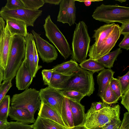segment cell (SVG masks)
I'll use <instances>...</instances> for the list:
<instances>
[{
  "instance_id": "obj_6",
  "label": "cell",
  "mask_w": 129,
  "mask_h": 129,
  "mask_svg": "<svg viewBox=\"0 0 129 129\" xmlns=\"http://www.w3.org/2000/svg\"><path fill=\"white\" fill-rule=\"evenodd\" d=\"M93 74L80 67L72 75L64 90H74L90 96L95 89Z\"/></svg>"
},
{
  "instance_id": "obj_5",
  "label": "cell",
  "mask_w": 129,
  "mask_h": 129,
  "mask_svg": "<svg viewBox=\"0 0 129 129\" xmlns=\"http://www.w3.org/2000/svg\"><path fill=\"white\" fill-rule=\"evenodd\" d=\"M108 106L98 111L85 113L83 125L87 129H99L112 120L120 118V107Z\"/></svg>"
},
{
  "instance_id": "obj_7",
  "label": "cell",
  "mask_w": 129,
  "mask_h": 129,
  "mask_svg": "<svg viewBox=\"0 0 129 129\" xmlns=\"http://www.w3.org/2000/svg\"><path fill=\"white\" fill-rule=\"evenodd\" d=\"M46 37L66 59L72 54L69 44L64 36L51 20L50 15L45 19L43 25Z\"/></svg>"
},
{
  "instance_id": "obj_25",
  "label": "cell",
  "mask_w": 129,
  "mask_h": 129,
  "mask_svg": "<svg viewBox=\"0 0 129 129\" xmlns=\"http://www.w3.org/2000/svg\"><path fill=\"white\" fill-rule=\"evenodd\" d=\"M122 52V50L119 47L96 60L104 67L111 69L113 67L114 62L118 56Z\"/></svg>"
},
{
  "instance_id": "obj_16",
  "label": "cell",
  "mask_w": 129,
  "mask_h": 129,
  "mask_svg": "<svg viewBox=\"0 0 129 129\" xmlns=\"http://www.w3.org/2000/svg\"><path fill=\"white\" fill-rule=\"evenodd\" d=\"M8 116L11 119L29 124L34 123L36 120L27 109L10 106Z\"/></svg>"
},
{
  "instance_id": "obj_2",
  "label": "cell",
  "mask_w": 129,
  "mask_h": 129,
  "mask_svg": "<svg viewBox=\"0 0 129 129\" xmlns=\"http://www.w3.org/2000/svg\"><path fill=\"white\" fill-rule=\"evenodd\" d=\"M26 41L24 37L15 35L12 37L7 65L4 71L3 81L12 80L25 57Z\"/></svg>"
},
{
  "instance_id": "obj_23",
  "label": "cell",
  "mask_w": 129,
  "mask_h": 129,
  "mask_svg": "<svg viewBox=\"0 0 129 129\" xmlns=\"http://www.w3.org/2000/svg\"><path fill=\"white\" fill-rule=\"evenodd\" d=\"M72 75H65L53 72L48 86L60 90H64Z\"/></svg>"
},
{
  "instance_id": "obj_31",
  "label": "cell",
  "mask_w": 129,
  "mask_h": 129,
  "mask_svg": "<svg viewBox=\"0 0 129 129\" xmlns=\"http://www.w3.org/2000/svg\"><path fill=\"white\" fill-rule=\"evenodd\" d=\"M117 78L121 87V95H123L129 89V71L123 76Z\"/></svg>"
},
{
  "instance_id": "obj_37",
  "label": "cell",
  "mask_w": 129,
  "mask_h": 129,
  "mask_svg": "<svg viewBox=\"0 0 129 129\" xmlns=\"http://www.w3.org/2000/svg\"><path fill=\"white\" fill-rule=\"evenodd\" d=\"M53 72L52 69H44L42 71V74L44 85H49Z\"/></svg>"
},
{
  "instance_id": "obj_45",
  "label": "cell",
  "mask_w": 129,
  "mask_h": 129,
  "mask_svg": "<svg viewBox=\"0 0 129 129\" xmlns=\"http://www.w3.org/2000/svg\"><path fill=\"white\" fill-rule=\"evenodd\" d=\"M8 122L0 120V129H6L8 126Z\"/></svg>"
},
{
  "instance_id": "obj_15",
  "label": "cell",
  "mask_w": 129,
  "mask_h": 129,
  "mask_svg": "<svg viewBox=\"0 0 129 129\" xmlns=\"http://www.w3.org/2000/svg\"><path fill=\"white\" fill-rule=\"evenodd\" d=\"M26 41V49L24 60L33 78L35 77L37 72L34 63V43L35 40L32 34L27 33L25 37Z\"/></svg>"
},
{
  "instance_id": "obj_27",
  "label": "cell",
  "mask_w": 129,
  "mask_h": 129,
  "mask_svg": "<svg viewBox=\"0 0 129 129\" xmlns=\"http://www.w3.org/2000/svg\"><path fill=\"white\" fill-rule=\"evenodd\" d=\"M10 98L6 95L0 103V120L7 121L10 107Z\"/></svg>"
},
{
  "instance_id": "obj_1",
  "label": "cell",
  "mask_w": 129,
  "mask_h": 129,
  "mask_svg": "<svg viewBox=\"0 0 129 129\" xmlns=\"http://www.w3.org/2000/svg\"><path fill=\"white\" fill-rule=\"evenodd\" d=\"M94 31L95 41L90 46L88 56L96 60L110 52L121 34L120 26L115 23L104 24Z\"/></svg>"
},
{
  "instance_id": "obj_35",
  "label": "cell",
  "mask_w": 129,
  "mask_h": 129,
  "mask_svg": "<svg viewBox=\"0 0 129 129\" xmlns=\"http://www.w3.org/2000/svg\"><path fill=\"white\" fill-rule=\"evenodd\" d=\"M110 86L117 96L119 98L121 95V88L118 79L113 77L110 83Z\"/></svg>"
},
{
  "instance_id": "obj_47",
  "label": "cell",
  "mask_w": 129,
  "mask_h": 129,
  "mask_svg": "<svg viewBox=\"0 0 129 129\" xmlns=\"http://www.w3.org/2000/svg\"><path fill=\"white\" fill-rule=\"evenodd\" d=\"M4 73V70L0 66V85L3 80Z\"/></svg>"
},
{
  "instance_id": "obj_34",
  "label": "cell",
  "mask_w": 129,
  "mask_h": 129,
  "mask_svg": "<svg viewBox=\"0 0 129 129\" xmlns=\"http://www.w3.org/2000/svg\"><path fill=\"white\" fill-rule=\"evenodd\" d=\"M6 129H34L32 125L21 123L17 121L8 122V126Z\"/></svg>"
},
{
  "instance_id": "obj_3",
  "label": "cell",
  "mask_w": 129,
  "mask_h": 129,
  "mask_svg": "<svg viewBox=\"0 0 129 129\" xmlns=\"http://www.w3.org/2000/svg\"><path fill=\"white\" fill-rule=\"evenodd\" d=\"M90 38L87 27L83 21L76 24L72 42V59L80 63L86 59L89 50Z\"/></svg>"
},
{
  "instance_id": "obj_12",
  "label": "cell",
  "mask_w": 129,
  "mask_h": 129,
  "mask_svg": "<svg viewBox=\"0 0 129 129\" xmlns=\"http://www.w3.org/2000/svg\"><path fill=\"white\" fill-rule=\"evenodd\" d=\"M75 0H61L57 21L67 23L70 26L75 23L76 7Z\"/></svg>"
},
{
  "instance_id": "obj_17",
  "label": "cell",
  "mask_w": 129,
  "mask_h": 129,
  "mask_svg": "<svg viewBox=\"0 0 129 129\" xmlns=\"http://www.w3.org/2000/svg\"><path fill=\"white\" fill-rule=\"evenodd\" d=\"M68 99L74 127L83 125L85 115V106L80 103Z\"/></svg>"
},
{
  "instance_id": "obj_39",
  "label": "cell",
  "mask_w": 129,
  "mask_h": 129,
  "mask_svg": "<svg viewBox=\"0 0 129 129\" xmlns=\"http://www.w3.org/2000/svg\"><path fill=\"white\" fill-rule=\"evenodd\" d=\"M121 104L129 112V89H128L123 95L121 96Z\"/></svg>"
},
{
  "instance_id": "obj_44",
  "label": "cell",
  "mask_w": 129,
  "mask_h": 129,
  "mask_svg": "<svg viewBox=\"0 0 129 129\" xmlns=\"http://www.w3.org/2000/svg\"><path fill=\"white\" fill-rule=\"evenodd\" d=\"M61 0H44L45 3H48L55 5H58Z\"/></svg>"
},
{
  "instance_id": "obj_38",
  "label": "cell",
  "mask_w": 129,
  "mask_h": 129,
  "mask_svg": "<svg viewBox=\"0 0 129 129\" xmlns=\"http://www.w3.org/2000/svg\"><path fill=\"white\" fill-rule=\"evenodd\" d=\"M121 122L120 118L115 119L102 128L104 129H119Z\"/></svg>"
},
{
  "instance_id": "obj_13",
  "label": "cell",
  "mask_w": 129,
  "mask_h": 129,
  "mask_svg": "<svg viewBox=\"0 0 129 129\" xmlns=\"http://www.w3.org/2000/svg\"><path fill=\"white\" fill-rule=\"evenodd\" d=\"M13 37L6 24L0 35V66L4 71L7 65Z\"/></svg>"
},
{
  "instance_id": "obj_49",
  "label": "cell",
  "mask_w": 129,
  "mask_h": 129,
  "mask_svg": "<svg viewBox=\"0 0 129 129\" xmlns=\"http://www.w3.org/2000/svg\"><path fill=\"white\" fill-rule=\"evenodd\" d=\"M85 5L86 6H89L91 4L92 1H83Z\"/></svg>"
},
{
  "instance_id": "obj_33",
  "label": "cell",
  "mask_w": 129,
  "mask_h": 129,
  "mask_svg": "<svg viewBox=\"0 0 129 129\" xmlns=\"http://www.w3.org/2000/svg\"><path fill=\"white\" fill-rule=\"evenodd\" d=\"M12 80L3 82L0 85V103L12 86Z\"/></svg>"
},
{
  "instance_id": "obj_28",
  "label": "cell",
  "mask_w": 129,
  "mask_h": 129,
  "mask_svg": "<svg viewBox=\"0 0 129 129\" xmlns=\"http://www.w3.org/2000/svg\"><path fill=\"white\" fill-rule=\"evenodd\" d=\"M101 98L103 102L109 105L117 103L119 99L111 89L110 83L104 91Z\"/></svg>"
},
{
  "instance_id": "obj_46",
  "label": "cell",
  "mask_w": 129,
  "mask_h": 129,
  "mask_svg": "<svg viewBox=\"0 0 129 129\" xmlns=\"http://www.w3.org/2000/svg\"><path fill=\"white\" fill-rule=\"evenodd\" d=\"M5 22L3 19L0 17V35L5 27Z\"/></svg>"
},
{
  "instance_id": "obj_4",
  "label": "cell",
  "mask_w": 129,
  "mask_h": 129,
  "mask_svg": "<svg viewBox=\"0 0 129 129\" xmlns=\"http://www.w3.org/2000/svg\"><path fill=\"white\" fill-rule=\"evenodd\" d=\"M95 20L107 24L117 22L121 24L129 20V8L103 4L97 7L92 16Z\"/></svg>"
},
{
  "instance_id": "obj_18",
  "label": "cell",
  "mask_w": 129,
  "mask_h": 129,
  "mask_svg": "<svg viewBox=\"0 0 129 129\" xmlns=\"http://www.w3.org/2000/svg\"><path fill=\"white\" fill-rule=\"evenodd\" d=\"M6 25L12 35H18L25 37L28 32L25 22L18 19L9 18L5 20Z\"/></svg>"
},
{
  "instance_id": "obj_20",
  "label": "cell",
  "mask_w": 129,
  "mask_h": 129,
  "mask_svg": "<svg viewBox=\"0 0 129 129\" xmlns=\"http://www.w3.org/2000/svg\"><path fill=\"white\" fill-rule=\"evenodd\" d=\"M39 111V116L52 120L66 127L60 116L49 106L41 102Z\"/></svg>"
},
{
  "instance_id": "obj_41",
  "label": "cell",
  "mask_w": 129,
  "mask_h": 129,
  "mask_svg": "<svg viewBox=\"0 0 129 129\" xmlns=\"http://www.w3.org/2000/svg\"><path fill=\"white\" fill-rule=\"evenodd\" d=\"M119 129H129V112L125 113Z\"/></svg>"
},
{
  "instance_id": "obj_48",
  "label": "cell",
  "mask_w": 129,
  "mask_h": 129,
  "mask_svg": "<svg viewBox=\"0 0 129 129\" xmlns=\"http://www.w3.org/2000/svg\"><path fill=\"white\" fill-rule=\"evenodd\" d=\"M70 129H87L83 125L74 127Z\"/></svg>"
},
{
  "instance_id": "obj_43",
  "label": "cell",
  "mask_w": 129,
  "mask_h": 129,
  "mask_svg": "<svg viewBox=\"0 0 129 129\" xmlns=\"http://www.w3.org/2000/svg\"><path fill=\"white\" fill-rule=\"evenodd\" d=\"M120 27L121 34L129 33V20L122 23Z\"/></svg>"
},
{
  "instance_id": "obj_19",
  "label": "cell",
  "mask_w": 129,
  "mask_h": 129,
  "mask_svg": "<svg viewBox=\"0 0 129 129\" xmlns=\"http://www.w3.org/2000/svg\"><path fill=\"white\" fill-rule=\"evenodd\" d=\"M115 72L111 69H105L99 73L96 76L99 86L98 95L101 98L113 77Z\"/></svg>"
},
{
  "instance_id": "obj_42",
  "label": "cell",
  "mask_w": 129,
  "mask_h": 129,
  "mask_svg": "<svg viewBox=\"0 0 129 129\" xmlns=\"http://www.w3.org/2000/svg\"><path fill=\"white\" fill-rule=\"evenodd\" d=\"M34 63L37 72L42 67L41 66L38 65L39 58L38 52L36 48L35 41L34 43Z\"/></svg>"
},
{
  "instance_id": "obj_40",
  "label": "cell",
  "mask_w": 129,
  "mask_h": 129,
  "mask_svg": "<svg viewBox=\"0 0 129 129\" xmlns=\"http://www.w3.org/2000/svg\"><path fill=\"white\" fill-rule=\"evenodd\" d=\"M124 37L118 45L121 48L125 49L128 50L129 49V33L122 35Z\"/></svg>"
},
{
  "instance_id": "obj_36",
  "label": "cell",
  "mask_w": 129,
  "mask_h": 129,
  "mask_svg": "<svg viewBox=\"0 0 129 129\" xmlns=\"http://www.w3.org/2000/svg\"><path fill=\"white\" fill-rule=\"evenodd\" d=\"M108 105L103 102H93L91 104L90 108L88 110L87 113H91L98 111Z\"/></svg>"
},
{
  "instance_id": "obj_21",
  "label": "cell",
  "mask_w": 129,
  "mask_h": 129,
  "mask_svg": "<svg viewBox=\"0 0 129 129\" xmlns=\"http://www.w3.org/2000/svg\"><path fill=\"white\" fill-rule=\"evenodd\" d=\"M80 67L76 61L71 59L56 65L52 69L53 72L70 76L77 71Z\"/></svg>"
},
{
  "instance_id": "obj_24",
  "label": "cell",
  "mask_w": 129,
  "mask_h": 129,
  "mask_svg": "<svg viewBox=\"0 0 129 129\" xmlns=\"http://www.w3.org/2000/svg\"><path fill=\"white\" fill-rule=\"evenodd\" d=\"M61 117L67 128L70 129L74 127L69 100L65 96L62 104Z\"/></svg>"
},
{
  "instance_id": "obj_8",
  "label": "cell",
  "mask_w": 129,
  "mask_h": 129,
  "mask_svg": "<svg viewBox=\"0 0 129 129\" xmlns=\"http://www.w3.org/2000/svg\"><path fill=\"white\" fill-rule=\"evenodd\" d=\"M41 103L39 91L31 88L13 95L10 100L11 107L26 109L33 116L36 111L39 110Z\"/></svg>"
},
{
  "instance_id": "obj_32",
  "label": "cell",
  "mask_w": 129,
  "mask_h": 129,
  "mask_svg": "<svg viewBox=\"0 0 129 129\" xmlns=\"http://www.w3.org/2000/svg\"><path fill=\"white\" fill-rule=\"evenodd\" d=\"M4 7L9 10H15L25 8L21 0H7Z\"/></svg>"
},
{
  "instance_id": "obj_11",
  "label": "cell",
  "mask_w": 129,
  "mask_h": 129,
  "mask_svg": "<svg viewBox=\"0 0 129 129\" xmlns=\"http://www.w3.org/2000/svg\"><path fill=\"white\" fill-rule=\"evenodd\" d=\"M31 32L35 41L37 52L43 61L49 63L55 60L58 53L55 47L41 38L34 30Z\"/></svg>"
},
{
  "instance_id": "obj_51",
  "label": "cell",
  "mask_w": 129,
  "mask_h": 129,
  "mask_svg": "<svg viewBox=\"0 0 129 129\" xmlns=\"http://www.w3.org/2000/svg\"><path fill=\"white\" fill-rule=\"evenodd\" d=\"M103 129V128H102H102H100V129Z\"/></svg>"
},
{
  "instance_id": "obj_26",
  "label": "cell",
  "mask_w": 129,
  "mask_h": 129,
  "mask_svg": "<svg viewBox=\"0 0 129 129\" xmlns=\"http://www.w3.org/2000/svg\"><path fill=\"white\" fill-rule=\"evenodd\" d=\"M79 65L82 68L93 73L98 72L105 69V67L96 60L90 58L80 63Z\"/></svg>"
},
{
  "instance_id": "obj_14",
  "label": "cell",
  "mask_w": 129,
  "mask_h": 129,
  "mask_svg": "<svg viewBox=\"0 0 129 129\" xmlns=\"http://www.w3.org/2000/svg\"><path fill=\"white\" fill-rule=\"evenodd\" d=\"M33 78L26 62L24 60L18 69L16 75V84L19 90L28 88Z\"/></svg>"
},
{
  "instance_id": "obj_30",
  "label": "cell",
  "mask_w": 129,
  "mask_h": 129,
  "mask_svg": "<svg viewBox=\"0 0 129 129\" xmlns=\"http://www.w3.org/2000/svg\"><path fill=\"white\" fill-rule=\"evenodd\" d=\"M26 8L38 10L45 4L44 0H21Z\"/></svg>"
},
{
  "instance_id": "obj_10",
  "label": "cell",
  "mask_w": 129,
  "mask_h": 129,
  "mask_svg": "<svg viewBox=\"0 0 129 129\" xmlns=\"http://www.w3.org/2000/svg\"><path fill=\"white\" fill-rule=\"evenodd\" d=\"M39 91L41 102L50 107L61 116L64 96L60 90L48 86Z\"/></svg>"
},
{
  "instance_id": "obj_29",
  "label": "cell",
  "mask_w": 129,
  "mask_h": 129,
  "mask_svg": "<svg viewBox=\"0 0 129 129\" xmlns=\"http://www.w3.org/2000/svg\"><path fill=\"white\" fill-rule=\"evenodd\" d=\"M63 96L68 99L80 103L81 100L86 95L79 92L71 90H60Z\"/></svg>"
},
{
  "instance_id": "obj_22",
  "label": "cell",
  "mask_w": 129,
  "mask_h": 129,
  "mask_svg": "<svg viewBox=\"0 0 129 129\" xmlns=\"http://www.w3.org/2000/svg\"><path fill=\"white\" fill-rule=\"evenodd\" d=\"M32 125L34 129H68L54 121L38 116Z\"/></svg>"
},
{
  "instance_id": "obj_9",
  "label": "cell",
  "mask_w": 129,
  "mask_h": 129,
  "mask_svg": "<svg viewBox=\"0 0 129 129\" xmlns=\"http://www.w3.org/2000/svg\"><path fill=\"white\" fill-rule=\"evenodd\" d=\"M41 10H34L23 8L15 10H9L4 6L0 10V17L5 20L12 18L24 21L26 27H33L36 20L42 13Z\"/></svg>"
},
{
  "instance_id": "obj_50",
  "label": "cell",
  "mask_w": 129,
  "mask_h": 129,
  "mask_svg": "<svg viewBox=\"0 0 129 129\" xmlns=\"http://www.w3.org/2000/svg\"><path fill=\"white\" fill-rule=\"evenodd\" d=\"M116 1H118L119 2H120V3H122L123 2H125L126 1V0H116Z\"/></svg>"
},
{
  "instance_id": "obj_52",
  "label": "cell",
  "mask_w": 129,
  "mask_h": 129,
  "mask_svg": "<svg viewBox=\"0 0 129 129\" xmlns=\"http://www.w3.org/2000/svg\"></svg>"
}]
</instances>
